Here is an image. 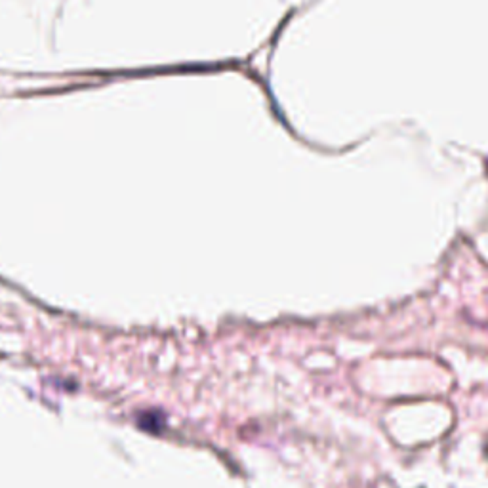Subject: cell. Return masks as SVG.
I'll return each instance as SVG.
<instances>
[{
	"label": "cell",
	"instance_id": "cell-1",
	"mask_svg": "<svg viewBox=\"0 0 488 488\" xmlns=\"http://www.w3.org/2000/svg\"><path fill=\"white\" fill-rule=\"evenodd\" d=\"M487 452H488V448H487Z\"/></svg>",
	"mask_w": 488,
	"mask_h": 488
}]
</instances>
